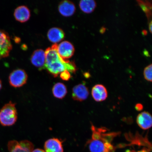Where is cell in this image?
<instances>
[{
  "instance_id": "4316f807",
  "label": "cell",
  "mask_w": 152,
  "mask_h": 152,
  "mask_svg": "<svg viewBox=\"0 0 152 152\" xmlns=\"http://www.w3.org/2000/svg\"><path fill=\"white\" fill-rule=\"evenodd\" d=\"M2 88V83L1 82V80H0V90H1V89Z\"/></svg>"
},
{
  "instance_id": "603a6c76",
  "label": "cell",
  "mask_w": 152,
  "mask_h": 152,
  "mask_svg": "<svg viewBox=\"0 0 152 152\" xmlns=\"http://www.w3.org/2000/svg\"><path fill=\"white\" fill-rule=\"evenodd\" d=\"M31 152H45V151H43V150L40 149H35V150H33V151Z\"/></svg>"
},
{
  "instance_id": "52a82bcc",
  "label": "cell",
  "mask_w": 152,
  "mask_h": 152,
  "mask_svg": "<svg viewBox=\"0 0 152 152\" xmlns=\"http://www.w3.org/2000/svg\"><path fill=\"white\" fill-rule=\"evenodd\" d=\"M75 48L72 44L68 41H64L58 45L57 51L61 58L68 60L72 58L75 52Z\"/></svg>"
},
{
  "instance_id": "4fadbf2b",
  "label": "cell",
  "mask_w": 152,
  "mask_h": 152,
  "mask_svg": "<svg viewBox=\"0 0 152 152\" xmlns=\"http://www.w3.org/2000/svg\"><path fill=\"white\" fill-rule=\"evenodd\" d=\"M14 16L18 21L24 23L29 20L31 13L29 9L26 6H20L15 9Z\"/></svg>"
},
{
  "instance_id": "484cf974",
  "label": "cell",
  "mask_w": 152,
  "mask_h": 152,
  "mask_svg": "<svg viewBox=\"0 0 152 152\" xmlns=\"http://www.w3.org/2000/svg\"><path fill=\"white\" fill-rule=\"evenodd\" d=\"M142 34H143L144 35H147V32L146 30H144L142 31Z\"/></svg>"
},
{
  "instance_id": "9c48e42d",
  "label": "cell",
  "mask_w": 152,
  "mask_h": 152,
  "mask_svg": "<svg viewBox=\"0 0 152 152\" xmlns=\"http://www.w3.org/2000/svg\"><path fill=\"white\" fill-rule=\"evenodd\" d=\"M89 95V89L84 84L76 85L72 89V98L77 101L82 102L86 99Z\"/></svg>"
},
{
  "instance_id": "44dd1931",
  "label": "cell",
  "mask_w": 152,
  "mask_h": 152,
  "mask_svg": "<svg viewBox=\"0 0 152 152\" xmlns=\"http://www.w3.org/2000/svg\"><path fill=\"white\" fill-rule=\"evenodd\" d=\"M135 108L137 111H140L143 109V106H142L141 104H136Z\"/></svg>"
},
{
  "instance_id": "ba28073f",
  "label": "cell",
  "mask_w": 152,
  "mask_h": 152,
  "mask_svg": "<svg viewBox=\"0 0 152 152\" xmlns=\"http://www.w3.org/2000/svg\"><path fill=\"white\" fill-rule=\"evenodd\" d=\"M31 64L39 71L45 69V54L42 49H37L34 51L30 58Z\"/></svg>"
},
{
  "instance_id": "d6986e66",
  "label": "cell",
  "mask_w": 152,
  "mask_h": 152,
  "mask_svg": "<svg viewBox=\"0 0 152 152\" xmlns=\"http://www.w3.org/2000/svg\"><path fill=\"white\" fill-rule=\"evenodd\" d=\"M152 65L149 64L145 68L144 71V78L148 81L152 82Z\"/></svg>"
},
{
  "instance_id": "ac0fdd59",
  "label": "cell",
  "mask_w": 152,
  "mask_h": 152,
  "mask_svg": "<svg viewBox=\"0 0 152 152\" xmlns=\"http://www.w3.org/2000/svg\"><path fill=\"white\" fill-rule=\"evenodd\" d=\"M138 4L145 12L148 19L151 17L152 4L149 1H137Z\"/></svg>"
},
{
  "instance_id": "cb8c5ba5",
  "label": "cell",
  "mask_w": 152,
  "mask_h": 152,
  "mask_svg": "<svg viewBox=\"0 0 152 152\" xmlns=\"http://www.w3.org/2000/svg\"><path fill=\"white\" fill-rule=\"evenodd\" d=\"M152 21L151 20V22L149 23V30L150 32H151V33L152 34Z\"/></svg>"
},
{
  "instance_id": "3957f363",
  "label": "cell",
  "mask_w": 152,
  "mask_h": 152,
  "mask_svg": "<svg viewBox=\"0 0 152 152\" xmlns=\"http://www.w3.org/2000/svg\"><path fill=\"white\" fill-rule=\"evenodd\" d=\"M16 104L10 102L5 104L0 110V123L3 126H10L18 119Z\"/></svg>"
},
{
  "instance_id": "9a60e30c",
  "label": "cell",
  "mask_w": 152,
  "mask_h": 152,
  "mask_svg": "<svg viewBox=\"0 0 152 152\" xmlns=\"http://www.w3.org/2000/svg\"><path fill=\"white\" fill-rule=\"evenodd\" d=\"M47 37L51 42L56 44L63 40L65 33L61 28L58 27L51 28L48 32Z\"/></svg>"
},
{
  "instance_id": "7c38bea8",
  "label": "cell",
  "mask_w": 152,
  "mask_h": 152,
  "mask_svg": "<svg viewBox=\"0 0 152 152\" xmlns=\"http://www.w3.org/2000/svg\"><path fill=\"white\" fill-rule=\"evenodd\" d=\"M62 142L58 138L49 139L45 142L44 148L45 152H64Z\"/></svg>"
},
{
  "instance_id": "d4e9b609",
  "label": "cell",
  "mask_w": 152,
  "mask_h": 152,
  "mask_svg": "<svg viewBox=\"0 0 152 152\" xmlns=\"http://www.w3.org/2000/svg\"><path fill=\"white\" fill-rule=\"evenodd\" d=\"M106 31V28L104 27H102L101 28L100 31L101 33L103 34Z\"/></svg>"
},
{
  "instance_id": "8fae6325",
  "label": "cell",
  "mask_w": 152,
  "mask_h": 152,
  "mask_svg": "<svg viewBox=\"0 0 152 152\" xmlns=\"http://www.w3.org/2000/svg\"><path fill=\"white\" fill-rule=\"evenodd\" d=\"M136 121L138 126L142 130H146L151 128L152 125L151 115L147 112L140 113L137 117Z\"/></svg>"
},
{
  "instance_id": "ffe728a7",
  "label": "cell",
  "mask_w": 152,
  "mask_h": 152,
  "mask_svg": "<svg viewBox=\"0 0 152 152\" xmlns=\"http://www.w3.org/2000/svg\"><path fill=\"white\" fill-rule=\"evenodd\" d=\"M61 78L64 81H68L71 79V73L67 71H64L60 74Z\"/></svg>"
},
{
  "instance_id": "7402d4cb",
  "label": "cell",
  "mask_w": 152,
  "mask_h": 152,
  "mask_svg": "<svg viewBox=\"0 0 152 152\" xmlns=\"http://www.w3.org/2000/svg\"><path fill=\"white\" fill-rule=\"evenodd\" d=\"M126 152H148V151L146 149H143L138 151H136L134 150L131 151V150H127Z\"/></svg>"
},
{
  "instance_id": "5b68a950",
  "label": "cell",
  "mask_w": 152,
  "mask_h": 152,
  "mask_svg": "<svg viewBox=\"0 0 152 152\" xmlns=\"http://www.w3.org/2000/svg\"><path fill=\"white\" fill-rule=\"evenodd\" d=\"M12 48L9 34L0 29V59L8 56Z\"/></svg>"
},
{
  "instance_id": "277c9868",
  "label": "cell",
  "mask_w": 152,
  "mask_h": 152,
  "mask_svg": "<svg viewBox=\"0 0 152 152\" xmlns=\"http://www.w3.org/2000/svg\"><path fill=\"white\" fill-rule=\"evenodd\" d=\"M27 73L24 70L18 69L13 71L9 76V82L15 88L21 87L26 84L28 80Z\"/></svg>"
},
{
  "instance_id": "5bb4252c",
  "label": "cell",
  "mask_w": 152,
  "mask_h": 152,
  "mask_svg": "<svg viewBox=\"0 0 152 152\" xmlns=\"http://www.w3.org/2000/svg\"><path fill=\"white\" fill-rule=\"evenodd\" d=\"M92 95L93 98L97 102L103 101L107 97V89L104 85L97 84L93 87Z\"/></svg>"
},
{
  "instance_id": "8992f818",
  "label": "cell",
  "mask_w": 152,
  "mask_h": 152,
  "mask_svg": "<svg viewBox=\"0 0 152 152\" xmlns=\"http://www.w3.org/2000/svg\"><path fill=\"white\" fill-rule=\"evenodd\" d=\"M8 147L10 152H31L34 149V146L28 140L20 142L12 140L9 142Z\"/></svg>"
},
{
  "instance_id": "30bf717a",
  "label": "cell",
  "mask_w": 152,
  "mask_h": 152,
  "mask_svg": "<svg viewBox=\"0 0 152 152\" xmlns=\"http://www.w3.org/2000/svg\"><path fill=\"white\" fill-rule=\"evenodd\" d=\"M59 12L62 16L71 17L75 12V5L72 2L69 1H62L58 6Z\"/></svg>"
},
{
  "instance_id": "7a4b0ae2",
  "label": "cell",
  "mask_w": 152,
  "mask_h": 152,
  "mask_svg": "<svg viewBox=\"0 0 152 152\" xmlns=\"http://www.w3.org/2000/svg\"><path fill=\"white\" fill-rule=\"evenodd\" d=\"M92 139L89 142V148L91 152H104L112 147L107 139L113 137L115 133L105 134L106 131L104 128H96L92 126Z\"/></svg>"
},
{
  "instance_id": "6da1fadb",
  "label": "cell",
  "mask_w": 152,
  "mask_h": 152,
  "mask_svg": "<svg viewBox=\"0 0 152 152\" xmlns=\"http://www.w3.org/2000/svg\"><path fill=\"white\" fill-rule=\"evenodd\" d=\"M58 45L54 44L45 50V69L54 77H57L64 71L75 73L77 69L75 62L64 60L61 58L57 51Z\"/></svg>"
},
{
  "instance_id": "2e32d148",
  "label": "cell",
  "mask_w": 152,
  "mask_h": 152,
  "mask_svg": "<svg viewBox=\"0 0 152 152\" xmlns=\"http://www.w3.org/2000/svg\"><path fill=\"white\" fill-rule=\"evenodd\" d=\"M53 96L59 99H63L67 94V89L64 83H58L55 84L52 88Z\"/></svg>"
},
{
  "instance_id": "e0dca14e",
  "label": "cell",
  "mask_w": 152,
  "mask_h": 152,
  "mask_svg": "<svg viewBox=\"0 0 152 152\" xmlns=\"http://www.w3.org/2000/svg\"><path fill=\"white\" fill-rule=\"evenodd\" d=\"M80 8L85 14H90L94 12L96 7V3L94 0H81L79 4Z\"/></svg>"
}]
</instances>
